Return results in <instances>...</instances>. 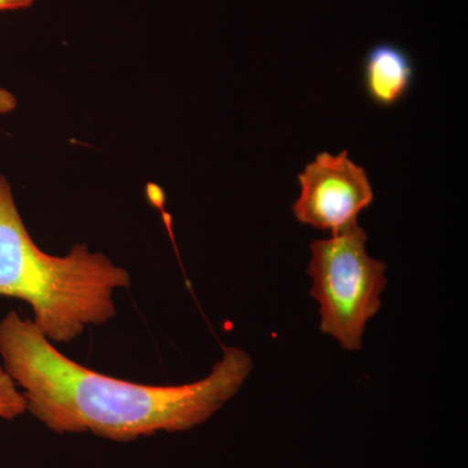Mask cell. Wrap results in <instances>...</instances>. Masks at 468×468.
Returning a JSON list of instances; mask_svg holds the SVG:
<instances>
[{
    "label": "cell",
    "instance_id": "1",
    "mask_svg": "<svg viewBox=\"0 0 468 468\" xmlns=\"http://www.w3.org/2000/svg\"><path fill=\"white\" fill-rule=\"evenodd\" d=\"M0 358L26 399L27 412L52 432H90L116 442L205 423L239 393L254 368L246 351L223 346V358L196 383L120 380L68 358L16 311L0 320Z\"/></svg>",
    "mask_w": 468,
    "mask_h": 468
},
{
    "label": "cell",
    "instance_id": "2",
    "mask_svg": "<svg viewBox=\"0 0 468 468\" xmlns=\"http://www.w3.org/2000/svg\"><path fill=\"white\" fill-rule=\"evenodd\" d=\"M131 275L86 243L66 257L46 254L27 232L7 178L0 175V297L29 304L33 324L52 344H70L88 325L116 316L113 292Z\"/></svg>",
    "mask_w": 468,
    "mask_h": 468
},
{
    "label": "cell",
    "instance_id": "3",
    "mask_svg": "<svg viewBox=\"0 0 468 468\" xmlns=\"http://www.w3.org/2000/svg\"><path fill=\"white\" fill-rule=\"evenodd\" d=\"M367 234L358 223L311 243L307 273L314 280L311 294L319 302L320 331L344 349H362L368 320L381 307L387 286L383 261L369 257Z\"/></svg>",
    "mask_w": 468,
    "mask_h": 468
},
{
    "label": "cell",
    "instance_id": "4",
    "mask_svg": "<svg viewBox=\"0 0 468 468\" xmlns=\"http://www.w3.org/2000/svg\"><path fill=\"white\" fill-rule=\"evenodd\" d=\"M298 181L301 194L292 205L295 218L332 234L358 223L360 212L374 201L365 168L356 165L347 151L338 155L318 154L298 175Z\"/></svg>",
    "mask_w": 468,
    "mask_h": 468
},
{
    "label": "cell",
    "instance_id": "5",
    "mask_svg": "<svg viewBox=\"0 0 468 468\" xmlns=\"http://www.w3.org/2000/svg\"><path fill=\"white\" fill-rule=\"evenodd\" d=\"M414 79V64L402 48L378 43L363 63V86L369 100L381 107L399 103L408 94Z\"/></svg>",
    "mask_w": 468,
    "mask_h": 468
},
{
    "label": "cell",
    "instance_id": "6",
    "mask_svg": "<svg viewBox=\"0 0 468 468\" xmlns=\"http://www.w3.org/2000/svg\"><path fill=\"white\" fill-rule=\"evenodd\" d=\"M27 412V401L17 385L0 366V419L14 420Z\"/></svg>",
    "mask_w": 468,
    "mask_h": 468
},
{
    "label": "cell",
    "instance_id": "7",
    "mask_svg": "<svg viewBox=\"0 0 468 468\" xmlns=\"http://www.w3.org/2000/svg\"><path fill=\"white\" fill-rule=\"evenodd\" d=\"M37 0H0V12L29 8Z\"/></svg>",
    "mask_w": 468,
    "mask_h": 468
}]
</instances>
